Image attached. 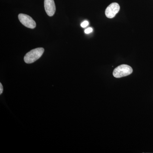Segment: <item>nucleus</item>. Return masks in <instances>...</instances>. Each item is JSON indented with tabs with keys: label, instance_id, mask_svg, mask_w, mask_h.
Segmentation results:
<instances>
[{
	"label": "nucleus",
	"instance_id": "obj_8",
	"mask_svg": "<svg viewBox=\"0 0 153 153\" xmlns=\"http://www.w3.org/2000/svg\"><path fill=\"white\" fill-rule=\"evenodd\" d=\"M3 87L1 83H0V94H1L3 93Z\"/></svg>",
	"mask_w": 153,
	"mask_h": 153
},
{
	"label": "nucleus",
	"instance_id": "obj_2",
	"mask_svg": "<svg viewBox=\"0 0 153 153\" xmlns=\"http://www.w3.org/2000/svg\"><path fill=\"white\" fill-rule=\"evenodd\" d=\"M133 69L130 66L123 64L116 67L113 72V76L116 78H121L128 76L132 73Z\"/></svg>",
	"mask_w": 153,
	"mask_h": 153
},
{
	"label": "nucleus",
	"instance_id": "obj_1",
	"mask_svg": "<svg viewBox=\"0 0 153 153\" xmlns=\"http://www.w3.org/2000/svg\"><path fill=\"white\" fill-rule=\"evenodd\" d=\"M44 52L43 48H36L31 50L25 55L24 60L25 63L29 64L34 63L41 57Z\"/></svg>",
	"mask_w": 153,
	"mask_h": 153
},
{
	"label": "nucleus",
	"instance_id": "obj_5",
	"mask_svg": "<svg viewBox=\"0 0 153 153\" xmlns=\"http://www.w3.org/2000/svg\"><path fill=\"white\" fill-rule=\"evenodd\" d=\"M44 8L49 16H54L56 11L55 2L54 0H44Z\"/></svg>",
	"mask_w": 153,
	"mask_h": 153
},
{
	"label": "nucleus",
	"instance_id": "obj_6",
	"mask_svg": "<svg viewBox=\"0 0 153 153\" xmlns=\"http://www.w3.org/2000/svg\"><path fill=\"white\" fill-rule=\"evenodd\" d=\"M88 24H89V23H88V21H84V22L81 23V27L82 28L86 27L88 26Z\"/></svg>",
	"mask_w": 153,
	"mask_h": 153
},
{
	"label": "nucleus",
	"instance_id": "obj_7",
	"mask_svg": "<svg viewBox=\"0 0 153 153\" xmlns=\"http://www.w3.org/2000/svg\"><path fill=\"white\" fill-rule=\"evenodd\" d=\"M93 31V29L91 28H88L85 30V33L86 34H89Z\"/></svg>",
	"mask_w": 153,
	"mask_h": 153
},
{
	"label": "nucleus",
	"instance_id": "obj_3",
	"mask_svg": "<svg viewBox=\"0 0 153 153\" xmlns=\"http://www.w3.org/2000/svg\"><path fill=\"white\" fill-rule=\"evenodd\" d=\"M19 19L22 25L27 27L30 29H34L36 27V24L35 21L32 17L27 15L24 14H19Z\"/></svg>",
	"mask_w": 153,
	"mask_h": 153
},
{
	"label": "nucleus",
	"instance_id": "obj_4",
	"mask_svg": "<svg viewBox=\"0 0 153 153\" xmlns=\"http://www.w3.org/2000/svg\"><path fill=\"white\" fill-rule=\"evenodd\" d=\"M120 10V7L118 4L117 3H111L105 10V16L108 19H112L115 16Z\"/></svg>",
	"mask_w": 153,
	"mask_h": 153
}]
</instances>
